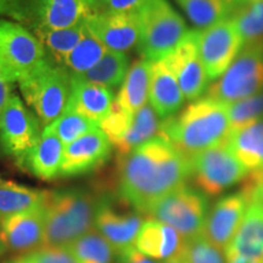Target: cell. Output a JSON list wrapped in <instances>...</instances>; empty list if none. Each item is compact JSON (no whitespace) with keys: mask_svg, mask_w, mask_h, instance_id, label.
<instances>
[{"mask_svg":"<svg viewBox=\"0 0 263 263\" xmlns=\"http://www.w3.org/2000/svg\"><path fill=\"white\" fill-rule=\"evenodd\" d=\"M192 160L163 137H156L118 157V192L139 213L186 184Z\"/></svg>","mask_w":263,"mask_h":263,"instance_id":"obj_1","label":"cell"},{"mask_svg":"<svg viewBox=\"0 0 263 263\" xmlns=\"http://www.w3.org/2000/svg\"><path fill=\"white\" fill-rule=\"evenodd\" d=\"M230 133L228 105L209 97L186 106L178 116L161 122L163 137L189 159L226 143Z\"/></svg>","mask_w":263,"mask_h":263,"instance_id":"obj_2","label":"cell"},{"mask_svg":"<svg viewBox=\"0 0 263 263\" xmlns=\"http://www.w3.org/2000/svg\"><path fill=\"white\" fill-rule=\"evenodd\" d=\"M100 201L85 190L45 192L44 245L68 248L95 226Z\"/></svg>","mask_w":263,"mask_h":263,"instance_id":"obj_3","label":"cell"},{"mask_svg":"<svg viewBox=\"0 0 263 263\" xmlns=\"http://www.w3.org/2000/svg\"><path fill=\"white\" fill-rule=\"evenodd\" d=\"M98 12V0H0V16H6L32 33L65 28Z\"/></svg>","mask_w":263,"mask_h":263,"instance_id":"obj_4","label":"cell"},{"mask_svg":"<svg viewBox=\"0 0 263 263\" xmlns=\"http://www.w3.org/2000/svg\"><path fill=\"white\" fill-rule=\"evenodd\" d=\"M26 103L44 126H50L64 112L71 93V76L62 66L44 58L18 82Z\"/></svg>","mask_w":263,"mask_h":263,"instance_id":"obj_5","label":"cell"},{"mask_svg":"<svg viewBox=\"0 0 263 263\" xmlns=\"http://www.w3.org/2000/svg\"><path fill=\"white\" fill-rule=\"evenodd\" d=\"M138 49L151 62L166 59L188 33L184 20L167 0H149L138 11Z\"/></svg>","mask_w":263,"mask_h":263,"instance_id":"obj_6","label":"cell"},{"mask_svg":"<svg viewBox=\"0 0 263 263\" xmlns=\"http://www.w3.org/2000/svg\"><path fill=\"white\" fill-rule=\"evenodd\" d=\"M147 215L172 227L184 240H190L202 235L209 201L205 194L184 184L155 203Z\"/></svg>","mask_w":263,"mask_h":263,"instance_id":"obj_7","label":"cell"},{"mask_svg":"<svg viewBox=\"0 0 263 263\" xmlns=\"http://www.w3.org/2000/svg\"><path fill=\"white\" fill-rule=\"evenodd\" d=\"M263 91V54L261 45L244 47L216 83L207 89V97L226 105L234 104Z\"/></svg>","mask_w":263,"mask_h":263,"instance_id":"obj_8","label":"cell"},{"mask_svg":"<svg viewBox=\"0 0 263 263\" xmlns=\"http://www.w3.org/2000/svg\"><path fill=\"white\" fill-rule=\"evenodd\" d=\"M44 58V47L29 29L11 20H0V70L12 83Z\"/></svg>","mask_w":263,"mask_h":263,"instance_id":"obj_9","label":"cell"},{"mask_svg":"<svg viewBox=\"0 0 263 263\" xmlns=\"http://www.w3.org/2000/svg\"><path fill=\"white\" fill-rule=\"evenodd\" d=\"M192 160V178L200 192L216 196L242 182L248 171L226 143L211 147Z\"/></svg>","mask_w":263,"mask_h":263,"instance_id":"obj_10","label":"cell"},{"mask_svg":"<svg viewBox=\"0 0 263 263\" xmlns=\"http://www.w3.org/2000/svg\"><path fill=\"white\" fill-rule=\"evenodd\" d=\"M199 31V52L210 81L217 80L228 70L244 43L230 18Z\"/></svg>","mask_w":263,"mask_h":263,"instance_id":"obj_11","label":"cell"},{"mask_svg":"<svg viewBox=\"0 0 263 263\" xmlns=\"http://www.w3.org/2000/svg\"><path fill=\"white\" fill-rule=\"evenodd\" d=\"M41 126L21 99L14 95L0 115V145L17 164L42 136Z\"/></svg>","mask_w":263,"mask_h":263,"instance_id":"obj_12","label":"cell"},{"mask_svg":"<svg viewBox=\"0 0 263 263\" xmlns=\"http://www.w3.org/2000/svg\"><path fill=\"white\" fill-rule=\"evenodd\" d=\"M199 31H188L178 47L171 52L164 64L178 81L186 100L192 101L200 98L209 89L210 78L206 73L199 52Z\"/></svg>","mask_w":263,"mask_h":263,"instance_id":"obj_13","label":"cell"},{"mask_svg":"<svg viewBox=\"0 0 263 263\" xmlns=\"http://www.w3.org/2000/svg\"><path fill=\"white\" fill-rule=\"evenodd\" d=\"M111 147L106 134L94 128L65 146L59 176L74 177L97 170L110 157Z\"/></svg>","mask_w":263,"mask_h":263,"instance_id":"obj_14","label":"cell"},{"mask_svg":"<svg viewBox=\"0 0 263 263\" xmlns=\"http://www.w3.org/2000/svg\"><path fill=\"white\" fill-rule=\"evenodd\" d=\"M88 31L107 50L126 52L138 44L139 20L138 12L98 11L85 20Z\"/></svg>","mask_w":263,"mask_h":263,"instance_id":"obj_15","label":"cell"},{"mask_svg":"<svg viewBox=\"0 0 263 263\" xmlns=\"http://www.w3.org/2000/svg\"><path fill=\"white\" fill-rule=\"evenodd\" d=\"M248 202L241 192L223 196L207 216L202 235L222 251L233 241L244 219Z\"/></svg>","mask_w":263,"mask_h":263,"instance_id":"obj_16","label":"cell"},{"mask_svg":"<svg viewBox=\"0 0 263 263\" xmlns=\"http://www.w3.org/2000/svg\"><path fill=\"white\" fill-rule=\"evenodd\" d=\"M3 232L8 251L31 254L44 245V206L3 218Z\"/></svg>","mask_w":263,"mask_h":263,"instance_id":"obj_17","label":"cell"},{"mask_svg":"<svg viewBox=\"0 0 263 263\" xmlns=\"http://www.w3.org/2000/svg\"><path fill=\"white\" fill-rule=\"evenodd\" d=\"M144 221L139 212H120L110 203L100 201L94 228L110 242L117 254L134 246Z\"/></svg>","mask_w":263,"mask_h":263,"instance_id":"obj_18","label":"cell"},{"mask_svg":"<svg viewBox=\"0 0 263 263\" xmlns=\"http://www.w3.org/2000/svg\"><path fill=\"white\" fill-rule=\"evenodd\" d=\"M185 240L172 227L157 219H145L139 230L134 246L141 254L159 262L180 255Z\"/></svg>","mask_w":263,"mask_h":263,"instance_id":"obj_19","label":"cell"},{"mask_svg":"<svg viewBox=\"0 0 263 263\" xmlns=\"http://www.w3.org/2000/svg\"><path fill=\"white\" fill-rule=\"evenodd\" d=\"M112 90L103 85L84 81L77 74H71V93L68 104L78 114L89 120L95 126H100L110 112L114 104Z\"/></svg>","mask_w":263,"mask_h":263,"instance_id":"obj_20","label":"cell"},{"mask_svg":"<svg viewBox=\"0 0 263 263\" xmlns=\"http://www.w3.org/2000/svg\"><path fill=\"white\" fill-rule=\"evenodd\" d=\"M65 145L49 127L42 132L35 145L20 161L18 166L39 179L50 180L60 174Z\"/></svg>","mask_w":263,"mask_h":263,"instance_id":"obj_21","label":"cell"},{"mask_svg":"<svg viewBox=\"0 0 263 263\" xmlns=\"http://www.w3.org/2000/svg\"><path fill=\"white\" fill-rule=\"evenodd\" d=\"M184 97L178 81L163 60L153 62L149 103L160 118L174 116L183 106Z\"/></svg>","mask_w":263,"mask_h":263,"instance_id":"obj_22","label":"cell"},{"mask_svg":"<svg viewBox=\"0 0 263 263\" xmlns=\"http://www.w3.org/2000/svg\"><path fill=\"white\" fill-rule=\"evenodd\" d=\"M224 252L263 263V201L248 203L241 226Z\"/></svg>","mask_w":263,"mask_h":263,"instance_id":"obj_23","label":"cell"},{"mask_svg":"<svg viewBox=\"0 0 263 263\" xmlns=\"http://www.w3.org/2000/svg\"><path fill=\"white\" fill-rule=\"evenodd\" d=\"M226 144L248 173L263 170V118L230 129Z\"/></svg>","mask_w":263,"mask_h":263,"instance_id":"obj_24","label":"cell"},{"mask_svg":"<svg viewBox=\"0 0 263 263\" xmlns=\"http://www.w3.org/2000/svg\"><path fill=\"white\" fill-rule=\"evenodd\" d=\"M151 67L153 62L140 59L134 62L124 78L116 101L130 114L136 115L149 103Z\"/></svg>","mask_w":263,"mask_h":263,"instance_id":"obj_25","label":"cell"},{"mask_svg":"<svg viewBox=\"0 0 263 263\" xmlns=\"http://www.w3.org/2000/svg\"><path fill=\"white\" fill-rule=\"evenodd\" d=\"M159 115L154 110L150 103L144 105L133 117V122L124 136L116 141L112 146L116 150L118 157H122L130 151L143 145L146 141L159 137L161 123Z\"/></svg>","mask_w":263,"mask_h":263,"instance_id":"obj_26","label":"cell"},{"mask_svg":"<svg viewBox=\"0 0 263 263\" xmlns=\"http://www.w3.org/2000/svg\"><path fill=\"white\" fill-rule=\"evenodd\" d=\"M45 192L20 185L0 178V217L18 215L44 202Z\"/></svg>","mask_w":263,"mask_h":263,"instance_id":"obj_27","label":"cell"},{"mask_svg":"<svg viewBox=\"0 0 263 263\" xmlns=\"http://www.w3.org/2000/svg\"><path fill=\"white\" fill-rule=\"evenodd\" d=\"M230 20L235 25L244 47L263 43V0H246L233 8Z\"/></svg>","mask_w":263,"mask_h":263,"instance_id":"obj_28","label":"cell"},{"mask_svg":"<svg viewBox=\"0 0 263 263\" xmlns=\"http://www.w3.org/2000/svg\"><path fill=\"white\" fill-rule=\"evenodd\" d=\"M129 71V59L124 52L107 50L104 58L89 71L80 77L90 83L103 85L105 88L118 87L123 83Z\"/></svg>","mask_w":263,"mask_h":263,"instance_id":"obj_29","label":"cell"},{"mask_svg":"<svg viewBox=\"0 0 263 263\" xmlns=\"http://www.w3.org/2000/svg\"><path fill=\"white\" fill-rule=\"evenodd\" d=\"M85 29V20L70 27L55 28V29H41L33 34L37 37L43 47L50 52L52 58L62 64L64 59L76 48L83 37Z\"/></svg>","mask_w":263,"mask_h":263,"instance_id":"obj_30","label":"cell"},{"mask_svg":"<svg viewBox=\"0 0 263 263\" xmlns=\"http://www.w3.org/2000/svg\"><path fill=\"white\" fill-rule=\"evenodd\" d=\"M177 3L200 31L229 18L233 11L226 0H177Z\"/></svg>","mask_w":263,"mask_h":263,"instance_id":"obj_31","label":"cell"},{"mask_svg":"<svg viewBox=\"0 0 263 263\" xmlns=\"http://www.w3.org/2000/svg\"><path fill=\"white\" fill-rule=\"evenodd\" d=\"M107 49L88 31L85 26L83 37L76 45V48L62 61V66L68 68L72 74L81 76L94 67L104 55Z\"/></svg>","mask_w":263,"mask_h":263,"instance_id":"obj_32","label":"cell"},{"mask_svg":"<svg viewBox=\"0 0 263 263\" xmlns=\"http://www.w3.org/2000/svg\"><path fill=\"white\" fill-rule=\"evenodd\" d=\"M80 263H112L115 250L97 229H91L68 246Z\"/></svg>","mask_w":263,"mask_h":263,"instance_id":"obj_33","label":"cell"},{"mask_svg":"<svg viewBox=\"0 0 263 263\" xmlns=\"http://www.w3.org/2000/svg\"><path fill=\"white\" fill-rule=\"evenodd\" d=\"M48 127L57 134L59 139L66 146L98 126L78 114L76 108L67 103L61 116Z\"/></svg>","mask_w":263,"mask_h":263,"instance_id":"obj_34","label":"cell"},{"mask_svg":"<svg viewBox=\"0 0 263 263\" xmlns=\"http://www.w3.org/2000/svg\"><path fill=\"white\" fill-rule=\"evenodd\" d=\"M180 256L185 263H227L222 250L216 248L203 235L185 240Z\"/></svg>","mask_w":263,"mask_h":263,"instance_id":"obj_35","label":"cell"},{"mask_svg":"<svg viewBox=\"0 0 263 263\" xmlns=\"http://www.w3.org/2000/svg\"><path fill=\"white\" fill-rule=\"evenodd\" d=\"M230 129L242 127L263 118V91L228 105Z\"/></svg>","mask_w":263,"mask_h":263,"instance_id":"obj_36","label":"cell"},{"mask_svg":"<svg viewBox=\"0 0 263 263\" xmlns=\"http://www.w3.org/2000/svg\"><path fill=\"white\" fill-rule=\"evenodd\" d=\"M133 114L123 108L115 100L110 112L104 118L99 128L106 134L111 144H112L114 141L121 139L127 133L132 126V122H133Z\"/></svg>","mask_w":263,"mask_h":263,"instance_id":"obj_37","label":"cell"},{"mask_svg":"<svg viewBox=\"0 0 263 263\" xmlns=\"http://www.w3.org/2000/svg\"><path fill=\"white\" fill-rule=\"evenodd\" d=\"M28 263H80L68 248L42 246L31 254L21 256Z\"/></svg>","mask_w":263,"mask_h":263,"instance_id":"obj_38","label":"cell"},{"mask_svg":"<svg viewBox=\"0 0 263 263\" xmlns=\"http://www.w3.org/2000/svg\"><path fill=\"white\" fill-rule=\"evenodd\" d=\"M149 0H98V11L136 14Z\"/></svg>","mask_w":263,"mask_h":263,"instance_id":"obj_39","label":"cell"},{"mask_svg":"<svg viewBox=\"0 0 263 263\" xmlns=\"http://www.w3.org/2000/svg\"><path fill=\"white\" fill-rule=\"evenodd\" d=\"M117 263H160L159 261L147 257L138 250L136 246H130L117 252ZM162 263V262H161Z\"/></svg>","mask_w":263,"mask_h":263,"instance_id":"obj_40","label":"cell"},{"mask_svg":"<svg viewBox=\"0 0 263 263\" xmlns=\"http://www.w3.org/2000/svg\"><path fill=\"white\" fill-rule=\"evenodd\" d=\"M12 95V82L0 70V115L9 104Z\"/></svg>","mask_w":263,"mask_h":263,"instance_id":"obj_41","label":"cell"},{"mask_svg":"<svg viewBox=\"0 0 263 263\" xmlns=\"http://www.w3.org/2000/svg\"><path fill=\"white\" fill-rule=\"evenodd\" d=\"M226 261L227 263H261V262L254 261V259L242 257V256L234 255V254H226Z\"/></svg>","mask_w":263,"mask_h":263,"instance_id":"obj_42","label":"cell"},{"mask_svg":"<svg viewBox=\"0 0 263 263\" xmlns=\"http://www.w3.org/2000/svg\"><path fill=\"white\" fill-rule=\"evenodd\" d=\"M6 251H8V246H6L4 232H3V218L0 217V257L4 256Z\"/></svg>","mask_w":263,"mask_h":263,"instance_id":"obj_43","label":"cell"},{"mask_svg":"<svg viewBox=\"0 0 263 263\" xmlns=\"http://www.w3.org/2000/svg\"><path fill=\"white\" fill-rule=\"evenodd\" d=\"M162 263H185V261H184L182 256L178 255V256H176V257H172V258L167 259V261H164Z\"/></svg>","mask_w":263,"mask_h":263,"instance_id":"obj_44","label":"cell"},{"mask_svg":"<svg viewBox=\"0 0 263 263\" xmlns=\"http://www.w3.org/2000/svg\"><path fill=\"white\" fill-rule=\"evenodd\" d=\"M226 2L228 3V4L232 6V8H235V6L240 5V4H241V3L246 2V0H226Z\"/></svg>","mask_w":263,"mask_h":263,"instance_id":"obj_45","label":"cell"},{"mask_svg":"<svg viewBox=\"0 0 263 263\" xmlns=\"http://www.w3.org/2000/svg\"><path fill=\"white\" fill-rule=\"evenodd\" d=\"M5 263H28V262H26L22 257H18V258L11 259V261H8V262H5Z\"/></svg>","mask_w":263,"mask_h":263,"instance_id":"obj_46","label":"cell"},{"mask_svg":"<svg viewBox=\"0 0 263 263\" xmlns=\"http://www.w3.org/2000/svg\"><path fill=\"white\" fill-rule=\"evenodd\" d=\"M261 50H262V54H263V43L261 44Z\"/></svg>","mask_w":263,"mask_h":263,"instance_id":"obj_47","label":"cell"}]
</instances>
